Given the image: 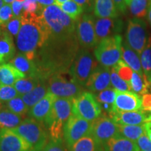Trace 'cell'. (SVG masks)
<instances>
[{"mask_svg":"<svg viewBox=\"0 0 151 151\" xmlns=\"http://www.w3.org/2000/svg\"><path fill=\"white\" fill-rule=\"evenodd\" d=\"M0 86H1V84H0Z\"/></svg>","mask_w":151,"mask_h":151,"instance_id":"61","label":"cell"},{"mask_svg":"<svg viewBox=\"0 0 151 151\" xmlns=\"http://www.w3.org/2000/svg\"><path fill=\"white\" fill-rule=\"evenodd\" d=\"M109 117L117 124L120 125H141L151 122V114H146L142 110L113 113Z\"/></svg>","mask_w":151,"mask_h":151,"instance_id":"18","label":"cell"},{"mask_svg":"<svg viewBox=\"0 0 151 151\" xmlns=\"http://www.w3.org/2000/svg\"><path fill=\"white\" fill-rule=\"evenodd\" d=\"M13 130L31 146V149L41 151L48 142L49 135L44 124L33 118H26Z\"/></svg>","mask_w":151,"mask_h":151,"instance_id":"5","label":"cell"},{"mask_svg":"<svg viewBox=\"0 0 151 151\" xmlns=\"http://www.w3.org/2000/svg\"><path fill=\"white\" fill-rule=\"evenodd\" d=\"M9 63L23 73L26 76V78H36L40 80L39 77V71L35 61L28 59L22 52H19L15 55Z\"/></svg>","mask_w":151,"mask_h":151,"instance_id":"21","label":"cell"},{"mask_svg":"<svg viewBox=\"0 0 151 151\" xmlns=\"http://www.w3.org/2000/svg\"><path fill=\"white\" fill-rule=\"evenodd\" d=\"M122 38L120 35L100 41L94 50L97 61L105 67H113L122 58Z\"/></svg>","mask_w":151,"mask_h":151,"instance_id":"6","label":"cell"},{"mask_svg":"<svg viewBox=\"0 0 151 151\" xmlns=\"http://www.w3.org/2000/svg\"><path fill=\"white\" fill-rule=\"evenodd\" d=\"M41 151H69L64 140L53 141L50 140L47 143Z\"/></svg>","mask_w":151,"mask_h":151,"instance_id":"41","label":"cell"},{"mask_svg":"<svg viewBox=\"0 0 151 151\" xmlns=\"http://www.w3.org/2000/svg\"><path fill=\"white\" fill-rule=\"evenodd\" d=\"M150 113H151V109H150Z\"/></svg>","mask_w":151,"mask_h":151,"instance_id":"60","label":"cell"},{"mask_svg":"<svg viewBox=\"0 0 151 151\" xmlns=\"http://www.w3.org/2000/svg\"><path fill=\"white\" fill-rule=\"evenodd\" d=\"M105 151H139L134 141L118 137L112 138L103 143Z\"/></svg>","mask_w":151,"mask_h":151,"instance_id":"24","label":"cell"},{"mask_svg":"<svg viewBox=\"0 0 151 151\" xmlns=\"http://www.w3.org/2000/svg\"><path fill=\"white\" fill-rule=\"evenodd\" d=\"M59 6L64 13H65L68 16L70 17L75 21H77L81 18V15L85 11L81 6L76 3L73 0H70V1L62 4Z\"/></svg>","mask_w":151,"mask_h":151,"instance_id":"34","label":"cell"},{"mask_svg":"<svg viewBox=\"0 0 151 151\" xmlns=\"http://www.w3.org/2000/svg\"><path fill=\"white\" fill-rule=\"evenodd\" d=\"M131 1H132V0H124V2H125L126 5L129 6L130 2H131Z\"/></svg>","mask_w":151,"mask_h":151,"instance_id":"53","label":"cell"},{"mask_svg":"<svg viewBox=\"0 0 151 151\" xmlns=\"http://www.w3.org/2000/svg\"><path fill=\"white\" fill-rule=\"evenodd\" d=\"M4 2L3 0H0V9H1V7H2L4 6Z\"/></svg>","mask_w":151,"mask_h":151,"instance_id":"54","label":"cell"},{"mask_svg":"<svg viewBox=\"0 0 151 151\" xmlns=\"http://www.w3.org/2000/svg\"><path fill=\"white\" fill-rule=\"evenodd\" d=\"M118 125L119 136L134 142L146 133L144 124L141 125Z\"/></svg>","mask_w":151,"mask_h":151,"instance_id":"30","label":"cell"},{"mask_svg":"<svg viewBox=\"0 0 151 151\" xmlns=\"http://www.w3.org/2000/svg\"><path fill=\"white\" fill-rule=\"evenodd\" d=\"M14 17L11 4H4L0 9V25L8 22Z\"/></svg>","mask_w":151,"mask_h":151,"instance_id":"42","label":"cell"},{"mask_svg":"<svg viewBox=\"0 0 151 151\" xmlns=\"http://www.w3.org/2000/svg\"><path fill=\"white\" fill-rule=\"evenodd\" d=\"M150 35L148 24L144 19L133 18L128 20L125 41L139 55L146 47Z\"/></svg>","mask_w":151,"mask_h":151,"instance_id":"9","label":"cell"},{"mask_svg":"<svg viewBox=\"0 0 151 151\" xmlns=\"http://www.w3.org/2000/svg\"><path fill=\"white\" fill-rule=\"evenodd\" d=\"M142 106L141 110L143 111H149L150 112L151 109V94H145L142 96Z\"/></svg>","mask_w":151,"mask_h":151,"instance_id":"44","label":"cell"},{"mask_svg":"<svg viewBox=\"0 0 151 151\" xmlns=\"http://www.w3.org/2000/svg\"><path fill=\"white\" fill-rule=\"evenodd\" d=\"M116 94L117 90L110 88L98 92L97 94H94V96H95L96 99L99 104H108L113 105L116 97Z\"/></svg>","mask_w":151,"mask_h":151,"instance_id":"36","label":"cell"},{"mask_svg":"<svg viewBox=\"0 0 151 151\" xmlns=\"http://www.w3.org/2000/svg\"><path fill=\"white\" fill-rule=\"evenodd\" d=\"M94 19L90 14H84L76 21V33L79 45L83 49L97 46L98 40L96 35Z\"/></svg>","mask_w":151,"mask_h":151,"instance_id":"12","label":"cell"},{"mask_svg":"<svg viewBox=\"0 0 151 151\" xmlns=\"http://www.w3.org/2000/svg\"><path fill=\"white\" fill-rule=\"evenodd\" d=\"M50 37V33L41 15L23 11L21 27L16 37L18 50L28 59L35 60L37 49L42 47Z\"/></svg>","mask_w":151,"mask_h":151,"instance_id":"2","label":"cell"},{"mask_svg":"<svg viewBox=\"0 0 151 151\" xmlns=\"http://www.w3.org/2000/svg\"><path fill=\"white\" fill-rule=\"evenodd\" d=\"M94 14L98 18H118L119 11L113 0H94Z\"/></svg>","mask_w":151,"mask_h":151,"instance_id":"22","label":"cell"},{"mask_svg":"<svg viewBox=\"0 0 151 151\" xmlns=\"http://www.w3.org/2000/svg\"><path fill=\"white\" fill-rule=\"evenodd\" d=\"M73 115L92 122L101 116V108L92 92L83 91L72 100Z\"/></svg>","mask_w":151,"mask_h":151,"instance_id":"8","label":"cell"},{"mask_svg":"<svg viewBox=\"0 0 151 151\" xmlns=\"http://www.w3.org/2000/svg\"><path fill=\"white\" fill-rule=\"evenodd\" d=\"M57 97L50 92H48L46 96L39 101L37 104L29 109L28 116L39 122H43L51 111L52 105Z\"/></svg>","mask_w":151,"mask_h":151,"instance_id":"19","label":"cell"},{"mask_svg":"<svg viewBox=\"0 0 151 151\" xmlns=\"http://www.w3.org/2000/svg\"><path fill=\"white\" fill-rule=\"evenodd\" d=\"M145 130H146V133L148 136L150 140L151 141V122H148L144 124Z\"/></svg>","mask_w":151,"mask_h":151,"instance_id":"49","label":"cell"},{"mask_svg":"<svg viewBox=\"0 0 151 151\" xmlns=\"http://www.w3.org/2000/svg\"><path fill=\"white\" fill-rule=\"evenodd\" d=\"M13 14L15 17H20L22 15V11L23 9V3L14 1L11 4Z\"/></svg>","mask_w":151,"mask_h":151,"instance_id":"45","label":"cell"},{"mask_svg":"<svg viewBox=\"0 0 151 151\" xmlns=\"http://www.w3.org/2000/svg\"><path fill=\"white\" fill-rule=\"evenodd\" d=\"M55 4H57L58 6H60L62 4L67 2V1H70V0H55Z\"/></svg>","mask_w":151,"mask_h":151,"instance_id":"51","label":"cell"},{"mask_svg":"<svg viewBox=\"0 0 151 151\" xmlns=\"http://www.w3.org/2000/svg\"><path fill=\"white\" fill-rule=\"evenodd\" d=\"M16 53L13 37L5 29L4 25H0V65L11 61Z\"/></svg>","mask_w":151,"mask_h":151,"instance_id":"20","label":"cell"},{"mask_svg":"<svg viewBox=\"0 0 151 151\" xmlns=\"http://www.w3.org/2000/svg\"><path fill=\"white\" fill-rule=\"evenodd\" d=\"M37 1L43 8L55 4V0H37Z\"/></svg>","mask_w":151,"mask_h":151,"instance_id":"48","label":"cell"},{"mask_svg":"<svg viewBox=\"0 0 151 151\" xmlns=\"http://www.w3.org/2000/svg\"><path fill=\"white\" fill-rule=\"evenodd\" d=\"M69 151H105L103 144L89 134L77 141Z\"/></svg>","mask_w":151,"mask_h":151,"instance_id":"27","label":"cell"},{"mask_svg":"<svg viewBox=\"0 0 151 151\" xmlns=\"http://www.w3.org/2000/svg\"><path fill=\"white\" fill-rule=\"evenodd\" d=\"M113 1L119 11V12L122 13V14H124L126 12L127 6L124 2V0H113Z\"/></svg>","mask_w":151,"mask_h":151,"instance_id":"47","label":"cell"},{"mask_svg":"<svg viewBox=\"0 0 151 151\" xmlns=\"http://www.w3.org/2000/svg\"><path fill=\"white\" fill-rule=\"evenodd\" d=\"M4 2L6 4H11L15 0H3Z\"/></svg>","mask_w":151,"mask_h":151,"instance_id":"52","label":"cell"},{"mask_svg":"<svg viewBox=\"0 0 151 151\" xmlns=\"http://www.w3.org/2000/svg\"><path fill=\"white\" fill-rule=\"evenodd\" d=\"M31 146L13 129L0 130V151H28Z\"/></svg>","mask_w":151,"mask_h":151,"instance_id":"15","label":"cell"},{"mask_svg":"<svg viewBox=\"0 0 151 151\" xmlns=\"http://www.w3.org/2000/svg\"><path fill=\"white\" fill-rule=\"evenodd\" d=\"M141 106L142 99L140 95L132 91L120 92L117 90L116 97L113 104V113L141 111Z\"/></svg>","mask_w":151,"mask_h":151,"instance_id":"14","label":"cell"},{"mask_svg":"<svg viewBox=\"0 0 151 151\" xmlns=\"http://www.w3.org/2000/svg\"><path fill=\"white\" fill-rule=\"evenodd\" d=\"M147 21H148L149 25L151 27V3H150L148 7V14H147Z\"/></svg>","mask_w":151,"mask_h":151,"instance_id":"50","label":"cell"},{"mask_svg":"<svg viewBox=\"0 0 151 151\" xmlns=\"http://www.w3.org/2000/svg\"><path fill=\"white\" fill-rule=\"evenodd\" d=\"M111 73L110 68L98 65L90 75L85 87L94 93H98L110 88L111 86Z\"/></svg>","mask_w":151,"mask_h":151,"instance_id":"16","label":"cell"},{"mask_svg":"<svg viewBox=\"0 0 151 151\" xmlns=\"http://www.w3.org/2000/svg\"><path fill=\"white\" fill-rule=\"evenodd\" d=\"M19 94L17 92L16 88L11 86H0V101H7L18 97Z\"/></svg>","mask_w":151,"mask_h":151,"instance_id":"39","label":"cell"},{"mask_svg":"<svg viewBox=\"0 0 151 151\" xmlns=\"http://www.w3.org/2000/svg\"><path fill=\"white\" fill-rule=\"evenodd\" d=\"M79 50L76 33L65 37L50 36L37 51L35 61L41 81L69 72Z\"/></svg>","mask_w":151,"mask_h":151,"instance_id":"1","label":"cell"},{"mask_svg":"<svg viewBox=\"0 0 151 151\" xmlns=\"http://www.w3.org/2000/svg\"><path fill=\"white\" fill-rule=\"evenodd\" d=\"M92 122L71 115L64 127L63 140L70 150L77 141L90 134Z\"/></svg>","mask_w":151,"mask_h":151,"instance_id":"10","label":"cell"},{"mask_svg":"<svg viewBox=\"0 0 151 151\" xmlns=\"http://www.w3.org/2000/svg\"><path fill=\"white\" fill-rule=\"evenodd\" d=\"M112 69H114L119 76L122 79H123L124 81L130 83L132 74H133V70L123 60H120Z\"/></svg>","mask_w":151,"mask_h":151,"instance_id":"38","label":"cell"},{"mask_svg":"<svg viewBox=\"0 0 151 151\" xmlns=\"http://www.w3.org/2000/svg\"><path fill=\"white\" fill-rule=\"evenodd\" d=\"M15 1H19V2H22V3H23L24 1H25V0H15Z\"/></svg>","mask_w":151,"mask_h":151,"instance_id":"56","label":"cell"},{"mask_svg":"<svg viewBox=\"0 0 151 151\" xmlns=\"http://www.w3.org/2000/svg\"><path fill=\"white\" fill-rule=\"evenodd\" d=\"M7 32L12 36V37H17L21 27V16L14 17L11 20L4 24H2Z\"/></svg>","mask_w":151,"mask_h":151,"instance_id":"40","label":"cell"},{"mask_svg":"<svg viewBox=\"0 0 151 151\" xmlns=\"http://www.w3.org/2000/svg\"><path fill=\"white\" fill-rule=\"evenodd\" d=\"M41 82L46 81H41L36 78H24L17 81L14 85V87L18 92L19 95L22 96L32 91Z\"/></svg>","mask_w":151,"mask_h":151,"instance_id":"33","label":"cell"},{"mask_svg":"<svg viewBox=\"0 0 151 151\" xmlns=\"http://www.w3.org/2000/svg\"><path fill=\"white\" fill-rule=\"evenodd\" d=\"M122 58L132 70L143 76L140 55L130 48L126 41H123L122 44Z\"/></svg>","mask_w":151,"mask_h":151,"instance_id":"25","label":"cell"},{"mask_svg":"<svg viewBox=\"0 0 151 151\" xmlns=\"http://www.w3.org/2000/svg\"><path fill=\"white\" fill-rule=\"evenodd\" d=\"M26 78V76L17 69L11 63L0 65V84L14 86L15 83L20 79Z\"/></svg>","mask_w":151,"mask_h":151,"instance_id":"23","label":"cell"},{"mask_svg":"<svg viewBox=\"0 0 151 151\" xmlns=\"http://www.w3.org/2000/svg\"><path fill=\"white\" fill-rule=\"evenodd\" d=\"M47 81L48 92L58 98L73 100L83 92V87L75 81L67 80L62 75L52 76Z\"/></svg>","mask_w":151,"mask_h":151,"instance_id":"11","label":"cell"},{"mask_svg":"<svg viewBox=\"0 0 151 151\" xmlns=\"http://www.w3.org/2000/svg\"><path fill=\"white\" fill-rule=\"evenodd\" d=\"M135 143L139 151H151V141L146 133L141 136Z\"/></svg>","mask_w":151,"mask_h":151,"instance_id":"43","label":"cell"},{"mask_svg":"<svg viewBox=\"0 0 151 151\" xmlns=\"http://www.w3.org/2000/svg\"><path fill=\"white\" fill-rule=\"evenodd\" d=\"M90 134L103 144L109 139L118 137V125L110 117L103 115L92 122Z\"/></svg>","mask_w":151,"mask_h":151,"instance_id":"13","label":"cell"},{"mask_svg":"<svg viewBox=\"0 0 151 151\" xmlns=\"http://www.w3.org/2000/svg\"><path fill=\"white\" fill-rule=\"evenodd\" d=\"M149 1H150V3H151V0H149Z\"/></svg>","mask_w":151,"mask_h":151,"instance_id":"59","label":"cell"},{"mask_svg":"<svg viewBox=\"0 0 151 151\" xmlns=\"http://www.w3.org/2000/svg\"><path fill=\"white\" fill-rule=\"evenodd\" d=\"M111 86L113 87L114 89L120 92H127L132 91L131 86L129 83L126 82L123 79H122L119 76L118 73L116 72L114 69H111Z\"/></svg>","mask_w":151,"mask_h":151,"instance_id":"37","label":"cell"},{"mask_svg":"<svg viewBox=\"0 0 151 151\" xmlns=\"http://www.w3.org/2000/svg\"><path fill=\"white\" fill-rule=\"evenodd\" d=\"M4 107V105H3V104L1 103V101H0V111L1 110V109H2Z\"/></svg>","mask_w":151,"mask_h":151,"instance_id":"55","label":"cell"},{"mask_svg":"<svg viewBox=\"0 0 151 151\" xmlns=\"http://www.w3.org/2000/svg\"><path fill=\"white\" fill-rule=\"evenodd\" d=\"M129 83L132 91L139 95L143 96L145 94H147L148 89L150 88V86L145 78L144 75L141 76L135 71H133V74H132Z\"/></svg>","mask_w":151,"mask_h":151,"instance_id":"31","label":"cell"},{"mask_svg":"<svg viewBox=\"0 0 151 151\" xmlns=\"http://www.w3.org/2000/svg\"><path fill=\"white\" fill-rule=\"evenodd\" d=\"M28 151H37V150H34V149H30V150H29Z\"/></svg>","mask_w":151,"mask_h":151,"instance_id":"57","label":"cell"},{"mask_svg":"<svg viewBox=\"0 0 151 151\" xmlns=\"http://www.w3.org/2000/svg\"><path fill=\"white\" fill-rule=\"evenodd\" d=\"M4 106L6 108L8 109L11 112L23 117V118L29 111V108L22 100L21 96H18V97L7 101Z\"/></svg>","mask_w":151,"mask_h":151,"instance_id":"35","label":"cell"},{"mask_svg":"<svg viewBox=\"0 0 151 151\" xmlns=\"http://www.w3.org/2000/svg\"><path fill=\"white\" fill-rule=\"evenodd\" d=\"M90 1H92V2H93V3H94V0H90Z\"/></svg>","mask_w":151,"mask_h":151,"instance_id":"58","label":"cell"},{"mask_svg":"<svg viewBox=\"0 0 151 151\" xmlns=\"http://www.w3.org/2000/svg\"><path fill=\"white\" fill-rule=\"evenodd\" d=\"M23 117L11 112L4 107L0 111V129H13L22 122Z\"/></svg>","mask_w":151,"mask_h":151,"instance_id":"28","label":"cell"},{"mask_svg":"<svg viewBox=\"0 0 151 151\" xmlns=\"http://www.w3.org/2000/svg\"><path fill=\"white\" fill-rule=\"evenodd\" d=\"M141 67H142L143 75L151 87V34L149 37L148 41L142 52L140 54Z\"/></svg>","mask_w":151,"mask_h":151,"instance_id":"29","label":"cell"},{"mask_svg":"<svg viewBox=\"0 0 151 151\" xmlns=\"http://www.w3.org/2000/svg\"><path fill=\"white\" fill-rule=\"evenodd\" d=\"M76 3H77L84 9L86 11H90L93 9V2L90 0H73Z\"/></svg>","mask_w":151,"mask_h":151,"instance_id":"46","label":"cell"},{"mask_svg":"<svg viewBox=\"0 0 151 151\" xmlns=\"http://www.w3.org/2000/svg\"><path fill=\"white\" fill-rule=\"evenodd\" d=\"M40 15L46 24L50 37H65L76 33V21L68 16L55 4L44 7Z\"/></svg>","mask_w":151,"mask_h":151,"instance_id":"4","label":"cell"},{"mask_svg":"<svg viewBox=\"0 0 151 151\" xmlns=\"http://www.w3.org/2000/svg\"><path fill=\"white\" fill-rule=\"evenodd\" d=\"M48 92V84L46 82H41L28 93L21 96L22 100L29 109L41 101Z\"/></svg>","mask_w":151,"mask_h":151,"instance_id":"26","label":"cell"},{"mask_svg":"<svg viewBox=\"0 0 151 151\" xmlns=\"http://www.w3.org/2000/svg\"><path fill=\"white\" fill-rule=\"evenodd\" d=\"M94 25L98 43L106 38L120 35L123 29V22L118 18H98Z\"/></svg>","mask_w":151,"mask_h":151,"instance_id":"17","label":"cell"},{"mask_svg":"<svg viewBox=\"0 0 151 151\" xmlns=\"http://www.w3.org/2000/svg\"><path fill=\"white\" fill-rule=\"evenodd\" d=\"M97 67V61L88 49H79L69 73L73 81L82 87H85L90 75Z\"/></svg>","mask_w":151,"mask_h":151,"instance_id":"7","label":"cell"},{"mask_svg":"<svg viewBox=\"0 0 151 151\" xmlns=\"http://www.w3.org/2000/svg\"><path fill=\"white\" fill-rule=\"evenodd\" d=\"M71 112L72 100L56 98L51 111L43 122L50 140H63L64 127L71 116Z\"/></svg>","mask_w":151,"mask_h":151,"instance_id":"3","label":"cell"},{"mask_svg":"<svg viewBox=\"0 0 151 151\" xmlns=\"http://www.w3.org/2000/svg\"><path fill=\"white\" fill-rule=\"evenodd\" d=\"M149 5V0H132L128 6L134 18L143 19L148 14Z\"/></svg>","mask_w":151,"mask_h":151,"instance_id":"32","label":"cell"}]
</instances>
